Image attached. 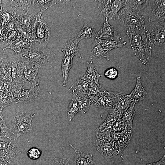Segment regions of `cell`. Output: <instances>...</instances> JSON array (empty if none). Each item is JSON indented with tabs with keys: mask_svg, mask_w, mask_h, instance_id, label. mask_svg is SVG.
I'll use <instances>...</instances> for the list:
<instances>
[{
	"mask_svg": "<svg viewBox=\"0 0 165 165\" xmlns=\"http://www.w3.org/2000/svg\"><path fill=\"white\" fill-rule=\"evenodd\" d=\"M14 56L26 64H33L39 68L51 64L54 57L53 53L46 46L33 43L30 47L23 50Z\"/></svg>",
	"mask_w": 165,
	"mask_h": 165,
	"instance_id": "6da1fadb",
	"label": "cell"
},
{
	"mask_svg": "<svg viewBox=\"0 0 165 165\" xmlns=\"http://www.w3.org/2000/svg\"><path fill=\"white\" fill-rule=\"evenodd\" d=\"M147 32L144 26L136 29H127L126 31L133 51L144 64L149 61L152 51L148 46Z\"/></svg>",
	"mask_w": 165,
	"mask_h": 165,
	"instance_id": "7a4b0ae2",
	"label": "cell"
},
{
	"mask_svg": "<svg viewBox=\"0 0 165 165\" xmlns=\"http://www.w3.org/2000/svg\"><path fill=\"white\" fill-rule=\"evenodd\" d=\"M26 64L14 56H9L0 64V74L9 81L24 85L28 83L24 75Z\"/></svg>",
	"mask_w": 165,
	"mask_h": 165,
	"instance_id": "3957f363",
	"label": "cell"
},
{
	"mask_svg": "<svg viewBox=\"0 0 165 165\" xmlns=\"http://www.w3.org/2000/svg\"><path fill=\"white\" fill-rule=\"evenodd\" d=\"M35 115L24 110L18 112L13 116L10 130L13 138L17 141L20 136L24 135L32 129L31 123Z\"/></svg>",
	"mask_w": 165,
	"mask_h": 165,
	"instance_id": "277c9868",
	"label": "cell"
},
{
	"mask_svg": "<svg viewBox=\"0 0 165 165\" xmlns=\"http://www.w3.org/2000/svg\"><path fill=\"white\" fill-rule=\"evenodd\" d=\"M3 10L13 16L20 17L35 13L33 0H2Z\"/></svg>",
	"mask_w": 165,
	"mask_h": 165,
	"instance_id": "5b68a950",
	"label": "cell"
},
{
	"mask_svg": "<svg viewBox=\"0 0 165 165\" xmlns=\"http://www.w3.org/2000/svg\"><path fill=\"white\" fill-rule=\"evenodd\" d=\"M45 11L41 10L35 15V22L32 39L39 44L46 46L50 39L51 29L42 16Z\"/></svg>",
	"mask_w": 165,
	"mask_h": 165,
	"instance_id": "8992f818",
	"label": "cell"
},
{
	"mask_svg": "<svg viewBox=\"0 0 165 165\" xmlns=\"http://www.w3.org/2000/svg\"><path fill=\"white\" fill-rule=\"evenodd\" d=\"M24 85L15 82L13 85L12 93L15 103L26 104L33 102L38 96L40 88L32 86L28 89H24Z\"/></svg>",
	"mask_w": 165,
	"mask_h": 165,
	"instance_id": "52a82bcc",
	"label": "cell"
},
{
	"mask_svg": "<svg viewBox=\"0 0 165 165\" xmlns=\"http://www.w3.org/2000/svg\"><path fill=\"white\" fill-rule=\"evenodd\" d=\"M150 26L147 30L148 43L149 48L152 50L165 45V23L151 24Z\"/></svg>",
	"mask_w": 165,
	"mask_h": 165,
	"instance_id": "ba28073f",
	"label": "cell"
},
{
	"mask_svg": "<svg viewBox=\"0 0 165 165\" xmlns=\"http://www.w3.org/2000/svg\"><path fill=\"white\" fill-rule=\"evenodd\" d=\"M119 117L120 116L114 108L110 109L105 120L96 130L97 139L106 142H110L113 125Z\"/></svg>",
	"mask_w": 165,
	"mask_h": 165,
	"instance_id": "9c48e42d",
	"label": "cell"
},
{
	"mask_svg": "<svg viewBox=\"0 0 165 165\" xmlns=\"http://www.w3.org/2000/svg\"><path fill=\"white\" fill-rule=\"evenodd\" d=\"M16 141L13 138L0 139V156L8 164L13 162L20 151Z\"/></svg>",
	"mask_w": 165,
	"mask_h": 165,
	"instance_id": "30bf717a",
	"label": "cell"
},
{
	"mask_svg": "<svg viewBox=\"0 0 165 165\" xmlns=\"http://www.w3.org/2000/svg\"><path fill=\"white\" fill-rule=\"evenodd\" d=\"M119 19L121 20L127 29H136L144 26L145 17L140 15L132 13L124 7L117 15Z\"/></svg>",
	"mask_w": 165,
	"mask_h": 165,
	"instance_id": "8fae6325",
	"label": "cell"
},
{
	"mask_svg": "<svg viewBox=\"0 0 165 165\" xmlns=\"http://www.w3.org/2000/svg\"><path fill=\"white\" fill-rule=\"evenodd\" d=\"M132 136V130L125 129L112 133L111 142L118 154L121 152L130 143Z\"/></svg>",
	"mask_w": 165,
	"mask_h": 165,
	"instance_id": "7c38bea8",
	"label": "cell"
},
{
	"mask_svg": "<svg viewBox=\"0 0 165 165\" xmlns=\"http://www.w3.org/2000/svg\"><path fill=\"white\" fill-rule=\"evenodd\" d=\"M153 9L148 21L151 24L165 23V1L152 0Z\"/></svg>",
	"mask_w": 165,
	"mask_h": 165,
	"instance_id": "4fadbf2b",
	"label": "cell"
},
{
	"mask_svg": "<svg viewBox=\"0 0 165 165\" xmlns=\"http://www.w3.org/2000/svg\"><path fill=\"white\" fill-rule=\"evenodd\" d=\"M32 41V40L24 38L19 35L18 37L14 41L7 42L6 47L3 49H11L16 54H18L23 50L30 47L33 43Z\"/></svg>",
	"mask_w": 165,
	"mask_h": 165,
	"instance_id": "5bb4252c",
	"label": "cell"
},
{
	"mask_svg": "<svg viewBox=\"0 0 165 165\" xmlns=\"http://www.w3.org/2000/svg\"><path fill=\"white\" fill-rule=\"evenodd\" d=\"M39 68L32 64H26L24 71V77L28 82L31 83L32 86L39 88V81L38 72Z\"/></svg>",
	"mask_w": 165,
	"mask_h": 165,
	"instance_id": "9a60e30c",
	"label": "cell"
},
{
	"mask_svg": "<svg viewBox=\"0 0 165 165\" xmlns=\"http://www.w3.org/2000/svg\"><path fill=\"white\" fill-rule=\"evenodd\" d=\"M96 145L97 151L105 158H111L118 154L111 141L106 142L97 139Z\"/></svg>",
	"mask_w": 165,
	"mask_h": 165,
	"instance_id": "2e32d148",
	"label": "cell"
},
{
	"mask_svg": "<svg viewBox=\"0 0 165 165\" xmlns=\"http://www.w3.org/2000/svg\"><path fill=\"white\" fill-rule=\"evenodd\" d=\"M100 11L99 16H103L108 20L115 19L112 0H95Z\"/></svg>",
	"mask_w": 165,
	"mask_h": 165,
	"instance_id": "e0dca14e",
	"label": "cell"
},
{
	"mask_svg": "<svg viewBox=\"0 0 165 165\" xmlns=\"http://www.w3.org/2000/svg\"><path fill=\"white\" fill-rule=\"evenodd\" d=\"M147 93L142 85L141 78L137 77L136 84L135 87L127 96L132 103L135 105L138 102L144 99Z\"/></svg>",
	"mask_w": 165,
	"mask_h": 165,
	"instance_id": "ac0fdd59",
	"label": "cell"
},
{
	"mask_svg": "<svg viewBox=\"0 0 165 165\" xmlns=\"http://www.w3.org/2000/svg\"><path fill=\"white\" fill-rule=\"evenodd\" d=\"M87 69L86 73L81 79L88 83L90 85L99 83V80L101 77L97 71L92 61L86 63Z\"/></svg>",
	"mask_w": 165,
	"mask_h": 165,
	"instance_id": "d6986e66",
	"label": "cell"
},
{
	"mask_svg": "<svg viewBox=\"0 0 165 165\" xmlns=\"http://www.w3.org/2000/svg\"><path fill=\"white\" fill-rule=\"evenodd\" d=\"M104 19V23L98 32L95 39L97 40L102 37L108 38L114 37L116 38L118 41H120L121 38L118 35L117 30L109 24L106 18Z\"/></svg>",
	"mask_w": 165,
	"mask_h": 165,
	"instance_id": "ffe728a7",
	"label": "cell"
},
{
	"mask_svg": "<svg viewBox=\"0 0 165 165\" xmlns=\"http://www.w3.org/2000/svg\"><path fill=\"white\" fill-rule=\"evenodd\" d=\"M80 41L75 38L67 41L63 45L61 51L64 54L76 56L81 58L78 44Z\"/></svg>",
	"mask_w": 165,
	"mask_h": 165,
	"instance_id": "44dd1931",
	"label": "cell"
},
{
	"mask_svg": "<svg viewBox=\"0 0 165 165\" xmlns=\"http://www.w3.org/2000/svg\"><path fill=\"white\" fill-rule=\"evenodd\" d=\"M150 0H128L124 7L132 14L139 15V13L149 5Z\"/></svg>",
	"mask_w": 165,
	"mask_h": 165,
	"instance_id": "7402d4cb",
	"label": "cell"
},
{
	"mask_svg": "<svg viewBox=\"0 0 165 165\" xmlns=\"http://www.w3.org/2000/svg\"><path fill=\"white\" fill-rule=\"evenodd\" d=\"M99 57H104L108 61L110 60L108 52L103 49L97 40L94 39L91 46L90 58L94 60Z\"/></svg>",
	"mask_w": 165,
	"mask_h": 165,
	"instance_id": "603a6c76",
	"label": "cell"
},
{
	"mask_svg": "<svg viewBox=\"0 0 165 165\" xmlns=\"http://www.w3.org/2000/svg\"><path fill=\"white\" fill-rule=\"evenodd\" d=\"M70 145L75 153L74 161L75 165H94L91 154L84 152L75 148L72 145Z\"/></svg>",
	"mask_w": 165,
	"mask_h": 165,
	"instance_id": "cb8c5ba5",
	"label": "cell"
},
{
	"mask_svg": "<svg viewBox=\"0 0 165 165\" xmlns=\"http://www.w3.org/2000/svg\"><path fill=\"white\" fill-rule=\"evenodd\" d=\"M74 56L64 54L61 63V68L63 77L62 85L67 86L68 83V73L72 66V61Z\"/></svg>",
	"mask_w": 165,
	"mask_h": 165,
	"instance_id": "d4e9b609",
	"label": "cell"
},
{
	"mask_svg": "<svg viewBox=\"0 0 165 165\" xmlns=\"http://www.w3.org/2000/svg\"><path fill=\"white\" fill-rule=\"evenodd\" d=\"M124 94L115 92L107 91L104 94L106 109L114 108Z\"/></svg>",
	"mask_w": 165,
	"mask_h": 165,
	"instance_id": "484cf974",
	"label": "cell"
},
{
	"mask_svg": "<svg viewBox=\"0 0 165 165\" xmlns=\"http://www.w3.org/2000/svg\"><path fill=\"white\" fill-rule=\"evenodd\" d=\"M97 40L103 49L108 52L114 49L123 47L127 43L126 42H122L120 41L114 40L112 37L105 39L100 38Z\"/></svg>",
	"mask_w": 165,
	"mask_h": 165,
	"instance_id": "4316f807",
	"label": "cell"
},
{
	"mask_svg": "<svg viewBox=\"0 0 165 165\" xmlns=\"http://www.w3.org/2000/svg\"><path fill=\"white\" fill-rule=\"evenodd\" d=\"M65 0H33L34 13L41 10L45 11L54 5L58 3L66 2Z\"/></svg>",
	"mask_w": 165,
	"mask_h": 165,
	"instance_id": "83f0119b",
	"label": "cell"
},
{
	"mask_svg": "<svg viewBox=\"0 0 165 165\" xmlns=\"http://www.w3.org/2000/svg\"><path fill=\"white\" fill-rule=\"evenodd\" d=\"M73 97L68 105L67 113L68 120L70 121L76 114L80 111L78 102V95L73 92Z\"/></svg>",
	"mask_w": 165,
	"mask_h": 165,
	"instance_id": "f1b7e54d",
	"label": "cell"
},
{
	"mask_svg": "<svg viewBox=\"0 0 165 165\" xmlns=\"http://www.w3.org/2000/svg\"><path fill=\"white\" fill-rule=\"evenodd\" d=\"M90 87V85L88 83L79 78L71 86L69 90L86 95L89 94Z\"/></svg>",
	"mask_w": 165,
	"mask_h": 165,
	"instance_id": "f546056e",
	"label": "cell"
},
{
	"mask_svg": "<svg viewBox=\"0 0 165 165\" xmlns=\"http://www.w3.org/2000/svg\"><path fill=\"white\" fill-rule=\"evenodd\" d=\"M96 32V31L94 28L85 24L81 30L75 34V38L80 41L93 37Z\"/></svg>",
	"mask_w": 165,
	"mask_h": 165,
	"instance_id": "4dcf8cb0",
	"label": "cell"
},
{
	"mask_svg": "<svg viewBox=\"0 0 165 165\" xmlns=\"http://www.w3.org/2000/svg\"><path fill=\"white\" fill-rule=\"evenodd\" d=\"M132 104L127 95L124 94L113 108L120 116Z\"/></svg>",
	"mask_w": 165,
	"mask_h": 165,
	"instance_id": "1f68e13d",
	"label": "cell"
},
{
	"mask_svg": "<svg viewBox=\"0 0 165 165\" xmlns=\"http://www.w3.org/2000/svg\"><path fill=\"white\" fill-rule=\"evenodd\" d=\"M3 109L0 108V139L13 138L10 129L7 127L2 114Z\"/></svg>",
	"mask_w": 165,
	"mask_h": 165,
	"instance_id": "d6a6232c",
	"label": "cell"
},
{
	"mask_svg": "<svg viewBox=\"0 0 165 165\" xmlns=\"http://www.w3.org/2000/svg\"><path fill=\"white\" fill-rule=\"evenodd\" d=\"M78 102L80 111L83 114L86 113L91 107V101L88 95L82 97L78 96Z\"/></svg>",
	"mask_w": 165,
	"mask_h": 165,
	"instance_id": "836d02e7",
	"label": "cell"
},
{
	"mask_svg": "<svg viewBox=\"0 0 165 165\" xmlns=\"http://www.w3.org/2000/svg\"><path fill=\"white\" fill-rule=\"evenodd\" d=\"M134 104H132L119 117L124 122H133L135 115L134 109Z\"/></svg>",
	"mask_w": 165,
	"mask_h": 165,
	"instance_id": "e575fe53",
	"label": "cell"
},
{
	"mask_svg": "<svg viewBox=\"0 0 165 165\" xmlns=\"http://www.w3.org/2000/svg\"><path fill=\"white\" fill-rule=\"evenodd\" d=\"M106 90L99 83H95L90 85L88 95L97 94L102 93Z\"/></svg>",
	"mask_w": 165,
	"mask_h": 165,
	"instance_id": "d590c367",
	"label": "cell"
},
{
	"mask_svg": "<svg viewBox=\"0 0 165 165\" xmlns=\"http://www.w3.org/2000/svg\"><path fill=\"white\" fill-rule=\"evenodd\" d=\"M42 153V151L36 147H32L27 152L28 157L31 159L35 160L38 159Z\"/></svg>",
	"mask_w": 165,
	"mask_h": 165,
	"instance_id": "8d00e7d4",
	"label": "cell"
},
{
	"mask_svg": "<svg viewBox=\"0 0 165 165\" xmlns=\"http://www.w3.org/2000/svg\"><path fill=\"white\" fill-rule=\"evenodd\" d=\"M125 129L124 122L119 117L113 125L112 133L121 131Z\"/></svg>",
	"mask_w": 165,
	"mask_h": 165,
	"instance_id": "74e56055",
	"label": "cell"
},
{
	"mask_svg": "<svg viewBox=\"0 0 165 165\" xmlns=\"http://www.w3.org/2000/svg\"><path fill=\"white\" fill-rule=\"evenodd\" d=\"M118 70L114 68H110L106 70L104 73L105 76L110 79H115L118 76Z\"/></svg>",
	"mask_w": 165,
	"mask_h": 165,
	"instance_id": "f35d334b",
	"label": "cell"
},
{
	"mask_svg": "<svg viewBox=\"0 0 165 165\" xmlns=\"http://www.w3.org/2000/svg\"><path fill=\"white\" fill-rule=\"evenodd\" d=\"M53 165H72L71 163L68 159L66 158H59L58 157L54 159Z\"/></svg>",
	"mask_w": 165,
	"mask_h": 165,
	"instance_id": "ab89813d",
	"label": "cell"
},
{
	"mask_svg": "<svg viewBox=\"0 0 165 165\" xmlns=\"http://www.w3.org/2000/svg\"><path fill=\"white\" fill-rule=\"evenodd\" d=\"M19 36V34L17 31L13 30L7 33L6 41V42H12L17 38Z\"/></svg>",
	"mask_w": 165,
	"mask_h": 165,
	"instance_id": "60d3db41",
	"label": "cell"
},
{
	"mask_svg": "<svg viewBox=\"0 0 165 165\" xmlns=\"http://www.w3.org/2000/svg\"><path fill=\"white\" fill-rule=\"evenodd\" d=\"M7 33L2 26H0V42L6 41Z\"/></svg>",
	"mask_w": 165,
	"mask_h": 165,
	"instance_id": "b9f144b4",
	"label": "cell"
},
{
	"mask_svg": "<svg viewBox=\"0 0 165 165\" xmlns=\"http://www.w3.org/2000/svg\"><path fill=\"white\" fill-rule=\"evenodd\" d=\"M146 165H165V157L164 155L162 159L158 162L151 163Z\"/></svg>",
	"mask_w": 165,
	"mask_h": 165,
	"instance_id": "7bdbcfd3",
	"label": "cell"
},
{
	"mask_svg": "<svg viewBox=\"0 0 165 165\" xmlns=\"http://www.w3.org/2000/svg\"><path fill=\"white\" fill-rule=\"evenodd\" d=\"M9 56L7 55L4 50L0 47V64L1 62L5 58Z\"/></svg>",
	"mask_w": 165,
	"mask_h": 165,
	"instance_id": "ee69618b",
	"label": "cell"
},
{
	"mask_svg": "<svg viewBox=\"0 0 165 165\" xmlns=\"http://www.w3.org/2000/svg\"><path fill=\"white\" fill-rule=\"evenodd\" d=\"M8 163L0 156V165H8Z\"/></svg>",
	"mask_w": 165,
	"mask_h": 165,
	"instance_id": "f6af8a7d",
	"label": "cell"
},
{
	"mask_svg": "<svg viewBox=\"0 0 165 165\" xmlns=\"http://www.w3.org/2000/svg\"><path fill=\"white\" fill-rule=\"evenodd\" d=\"M2 26V23L1 22L0 17V26Z\"/></svg>",
	"mask_w": 165,
	"mask_h": 165,
	"instance_id": "bcb514c9",
	"label": "cell"
}]
</instances>
